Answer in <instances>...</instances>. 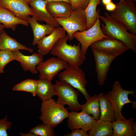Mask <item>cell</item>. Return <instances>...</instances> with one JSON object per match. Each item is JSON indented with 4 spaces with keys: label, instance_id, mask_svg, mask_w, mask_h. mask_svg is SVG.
I'll use <instances>...</instances> for the list:
<instances>
[{
    "label": "cell",
    "instance_id": "23",
    "mask_svg": "<svg viewBox=\"0 0 136 136\" xmlns=\"http://www.w3.org/2000/svg\"><path fill=\"white\" fill-rule=\"evenodd\" d=\"M100 110V120L113 122L116 120L114 109L111 103L103 92L98 95Z\"/></svg>",
    "mask_w": 136,
    "mask_h": 136
},
{
    "label": "cell",
    "instance_id": "13",
    "mask_svg": "<svg viewBox=\"0 0 136 136\" xmlns=\"http://www.w3.org/2000/svg\"><path fill=\"white\" fill-rule=\"evenodd\" d=\"M0 6L24 21H28V17L33 14L31 8L25 0H0Z\"/></svg>",
    "mask_w": 136,
    "mask_h": 136
},
{
    "label": "cell",
    "instance_id": "3",
    "mask_svg": "<svg viewBox=\"0 0 136 136\" xmlns=\"http://www.w3.org/2000/svg\"><path fill=\"white\" fill-rule=\"evenodd\" d=\"M68 110L52 98L42 103L39 118L43 123L55 127L68 118Z\"/></svg>",
    "mask_w": 136,
    "mask_h": 136
},
{
    "label": "cell",
    "instance_id": "9",
    "mask_svg": "<svg viewBox=\"0 0 136 136\" xmlns=\"http://www.w3.org/2000/svg\"><path fill=\"white\" fill-rule=\"evenodd\" d=\"M99 15V12L96 22L90 28L83 31H76L73 35V39H76L81 44V51L85 55L88 47L92 44L100 40L109 38L101 29Z\"/></svg>",
    "mask_w": 136,
    "mask_h": 136
},
{
    "label": "cell",
    "instance_id": "16",
    "mask_svg": "<svg viewBox=\"0 0 136 136\" xmlns=\"http://www.w3.org/2000/svg\"><path fill=\"white\" fill-rule=\"evenodd\" d=\"M17 60L20 63L23 69L26 72L29 71L32 74L38 73L36 67L43 61V55L40 53H34L31 55H25L19 50L13 52Z\"/></svg>",
    "mask_w": 136,
    "mask_h": 136
},
{
    "label": "cell",
    "instance_id": "1",
    "mask_svg": "<svg viewBox=\"0 0 136 136\" xmlns=\"http://www.w3.org/2000/svg\"><path fill=\"white\" fill-rule=\"evenodd\" d=\"M105 16L99 15L103 23H100L103 33L109 38L122 42L136 53V35L129 32L126 28L107 12Z\"/></svg>",
    "mask_w": 136,
    "mask_h": 136
},
{
    "label": "cell",
    "instance_id": "42",
    "mask_svg": "<svg viewBox=\"0 0 136 136\" xmlns=\"http://www.w3.org/2000/svg\"><path fill=\"white\" fill-rule=\"evenodd\" d=\"M120 1L123 2L125 0H120Z\"/></svg>",
    "mask_w": 136,
    "mask_h": 136
},
{
    "label": "cell",
    "instance_id": "43",
    "mask_svg": "<svg viewBox=\"0 0 136 136\" xmlns=\"http://www.w3.org/2000/svg\"><path fill=\"white\" fill-rule=\"evenodd\" d=\"M0 51H1V50H0Z\"/></svg>",
    "mask_w": 136,
    "mask_h": 136
},
{
    "label": "cell",
    "instance_id": "7",
    "mask_svg": "<svg viewBox=\"0 0 136 136\" xmlns=\"http://www.w3.org/2000/svg\"><path fill=\"white\" fill-rule=\"evenodd\" d=\"M58 75L59 81L66 82L76 89L86 99L90 97L86 88L87 82L85 73L81 69L69 64L64 71Z\"/></svg>",
    "mask_w": 136,
    "mask_h": 136
},
{
    "label": "cell",
    "instance_id": "39",
    "mask_svg": "<svg viewBox=\"0 0 136 136\" xmlns=\"http://www.w3.org/2000/svg\"><path fill=\"white\" fill-rule=\"evenodd\" d=\"M132 128L133 130L136 133V121L134 122Z\"/></svg>",
    "mask_w": 136,
    "mask_h": 136
},
{
    "label": "cell",
    "instance_id": "35",
    "mask_svg": "<svg viewBox=\"0 0 136 136\" xmlns=\"http://www.w3.org/2000/svg\"><path fill=\"white\" fill-rule=\"evenodd\" d=\"M19 133L21 136H36L35 134L30 132L27 133H24L20 132Z\"/></svg>",
    "mask_w": 136,
    "mask_h": 136
},
{
    "label": "cell",
    "instance_id": "18",
    "mask_svg": "<svg viewBox=\"0 0 136 136\" xmlns=\"http://www.w3.org/2000/svg\"><path fill=\"white\" fill-rule=\"evenodd\" d=\"M46 8L51 15L54 18H67L72 11L71 5L63 1L47 2Z\"/></svg>",
    "mask_w": 136,
    "mask_h": 136
},
{
    "label": "cell",
    "instance_id": "4",
    "mask_svg": "<svg viewBox=\"0 0 136 136\" xmlns=\"http://www.w3.org/2000/svg\"><path fill=\"white\" fill-rule=\"evenodd\" d=\"M115 9L110 14L124 26L128 31L136 35V7L135 2L125 0L115 4Z\"/></svg>",
    "mask_w": 136,
    "mask_h": 136
},
{
    "label": "cell",
    "instance_id": "40",
    "mask_svg": "<svg viewBox=\"0 0 136 136\" xmlns=\"http://www.w3.org/2000/svg\"><path fill=\"white\" fill-rule=\"evenodd\" d=\"M131 2H136V0H127Z\"/></svg>",
    "mask_w": 136,
    "mask_h": 136
},
{
    "label": "cell",
    "instance_id": "28",
    "mask_svg": "<svg viewBox=\"0 0 136 136\" xmlns=\"http://www.w3.org/2000/svg\"><path fill=\"white\" fill-rule=\"evenodd\" d=\"M37 80L32 79H26L15 85L12 88L14 91H23L31 93L35 96L36 95Z\"/></svg>",
    "mask_w": 136,
    "mask_h": 136
},
{
    "label": "cell",
    "instance_id": "19",
    "mask_svg": "<svg viewBox=\"0 0 136 136\" xmlns=\"http://www.w3.org/2000/svg\"><path fill=\"white\" fill-rule=\"evenodd\" d=\"M28 20L33 33V46L37 44L44 37L51 34L55 28L47 24H40L29 16L28 17Z\"/></svg>",
    "mask_w": 136,
    "mask_h": 136
},
{
    "label": "cell",
    "instance_id": "34",
    "mask_svg": "<svg viewBox=\"0 0 136 136\" xmlns=\"http://www.w3.org/2000/svg\"><path fill=\"white\" fill-rule=\"evenodd\" d=\"M105 6L106 10L111 12L114 11L116 8L115 4L112 1L106 5Z\"/></svg>",
    "mask_w": 136,
    "mask_h": 136
},
{
    "label": "cell",
    "instance_id": "5",
    "mask_svg": "<svg viewBox=\"0 0 136 136\" xmlns=\"http://www.w3.org/2000/svg\"><path fill=\"white\" fill-rule=\"evenodd\" d=\"M133 90H127L123 89L118 81L114 82L111 90L105 95L111 103L114 109L116 120H123L127 119L122 115L121 110L124 105L128 103H133L134 102L129 100L128 96L131 94L135 97Z\"/></svg>",
    "mask_w": 136,
    "mask_h": 136
},
{
    "label": "cell",
    "instance_id": "27",
    "mask_svg": "<svg viewBox=\"0 0 136 136\" xmlns=\"http://www.w3.org/2000/svg\"><path fill=\"white\" fill-rule=\"evenodd\" d=\"M101 0H89L88 4L85 10L87 19V29L91 27L95 23L99 10H97L98 5ZM86 29V30H87Z\"/></svg>",
    "mask_w": 136,
    "mask_h": 136
},
{
    "label": "cell",
    "instance_id": "32",
    "mask_svg": "<svg viewBox=\"0 0 136 136\" xmlns=\"http://www.w3.org/2000/svg\"><path fill=\"white\" fill-rule=\"evenodd\" d=\"M72 10L81 9L85 10L86 8L89 0H70Z\"/></svg>",
    "mask_w": 136,
    "mask_h": 136
},
{
    "label": "cell",
    "instance_id": "21",
    "mask_svg": "<svg viewBox=\"0 0 136 136\" xmlns=\"http://www.w3.org/2000/svg\"><path fill=\"white\" fill-rule=\"evenodd\" d=\"M134 120L130 118L125 120H117L112 122V136H136L132 128Z\"/></svg>",
    "mask_w": 136,
    "mask_h": 136
},
{
    "label": "cell",
    "instance_id": "33",
    "mask_svg": "<svg viewBox=\"0 0 136 136\" xmlns=\"http://www.w3.org/2000/svg\"><path fill=\"white\" fill-rule=\"evenodd\" d=\"M64 136H88V133L81 129H77L72 130L71 133L64 134Z\"/></svg>",
    "mask_w": 136,
    "mask_h": 136
},
{
    "label": "cell",
    "instance_id": "2",
    "mask_svg": "<svg viewBox=\"0 0 136 136\" xmlns=\"http://www.w3.org/2000/svg\"><path fill=\"white\" fill-rule=\"evenodd\" d=\"M69 38L67 34L65 37L60 38L53 47L51 53L66 61L69 65L80 67L86 58L81 51L79 43L77 45L67 43Z\"/></svg>",
    "mask_w": 136,
    "mask_h": 136
},
{
    "label": "cell",
    "instance_id": "11",
    "mask_svg": "<svg viewBox=\"0 0 136 136\" xmlns=\"http://www.w3.org/2000/svg\"><path fill=\"white\" fill-rule=\"evenodd\" d=\"M69 65L65 61L58 57H53L42 61L36 67L39 73V78L51 81L61 70Z\"/></svg>",
    "mask_w": 136,
    "mask_h": 136
},
{
    "label": "cell",
    "instance_id": "10",
    "mask_svg": "<svg viewBox=\"0 0 136 136\" xmlns=\"http://www.w3.org/2000/svg\"><path fill=\"white\" fill-rule=\"evenodd\" d=\"M95 63V69L98 83L100 85H103L113 60L119 55L117 54L107 53L91 48Z\"/></svg>",
    "mask_w": 136,
    "mask_h": 136
},
{
    "label": "cell",
    "instance_id": "24",
    "mask_svg": "<svg viewBox=\"0 0 136 136\" xmlns=\"http://www.w3.org/2000/svg\"><path fill=\"white\" fill-rule=\"evenodd\" d=\"M36 94L43 101L48 100L56 95L51 81L40 79L37 80Z\"/></svg>",
    "mask_w": 136,
    "mask_h": 136
},
{
    "label": "cell",
    "instance_id": "29",
    "mask_svg": "<svg viewBox=\"0 0 136 136\" xmlns=\"http://www.w3.org/2000/svg\"><path fill=\"white\" fill-rule=\"evenodd\" d=\"M53 128L49 125L43 123L31 128L29 132L36 136H55V134Z\"/></svg>",
    "mask_w": 136,
    "mask_h": 136
},
{
    "label": "cell",
    "instance_id": "20",
    "mask_svg": "<svg viewBox=\"0 0 136 136\" xmlns=\"http://www.w3.org/2000/svg\"><path fill=\"white\" fill-rule=\"evenodd\" d=\"M25 50L32 53L33 50L23 45L15 39L10 36L4 29L0 36V50L13 52L16 50Z\"/></svg>",
    "mask_w": 136,
    "mask_h": 136
},
{
    "label": "cell",
    "instance_id": "17",
    "mask_svg": "<svg viewBox=\"0 0 136 136\" xmlns=\"http://www.w3.org/2000/svg\"><path fill=\"white\" fill-rule=\"evenodd\" d=\"M66 32L62 27L60 26L56 28L48 36L44 37L37 44L38 53L43 56L48 54L57 41L60 38L65 36Z\"/></svg>",
    "mask_w": 136,
    "mask_h": 136
},
{
    "label": "cell",
    "instance_id": "22",
    "mask_svg": "<svg viewBox=\"0 0 136 136\" xmlns=\"http://www.w3.org/2000/svg\"><path fill=\"white\" fill-rule=\"evenodd\" d=\"M0 22L5 28L14 31L18 25L26 26L29 25L28 21L21 20L16 17L8 10L0 6Z\"/></svg>",
    "mask_w": 136,
    "mask_h": 136
},
{
    "label": "cell",
    "instance_id": "8",
    "mask_svg": "<svg viewBox=\"0 0 136 136\" xmlns=\"http://www.w3.org/2000/svg\"><path fill=\"white\" fill-rule=\"evenodd\" d=\"M55 19L67 32L70 41L73 39V35L76 32L83 31L87 29V19L84 10L78 9L72 10L67 18Z\"/></svg>",
    "mask_w": 136,
    "mask_h": 136
},
{
    "label": "cell",
    "instance_id": "30",
    "mask_svg": "<svg viewBox=\"0 0 136 136\" xmlns=\"http://www.w3.org/2000/svg\"><path fill=\"white\" fill-rule=\"evenodd\" d=\"M16 60L13 52L1 50L0 51V75L4 73L5 66L10 62Z\"/></svg>",
    "mask_w": 136,
    "mask_h": 136
},
{
    "label": "cell",
    "instance_id": "6",
    "mask_svg": "<svg viewBox=\"0 0 136 136\" xmlns=\"http://www.w3.org/2000/svg\"><path fill=\"white\" fill-rule=\"evenodd\" d=\"M53 85L58 96L57 103L64 106L68 105L67 108L71 111L78 112L80 110L81 105L78 100V90L69 84L60 81L56 80Z\"/></svg>",
    "mask_w": 136,
    "mask_h": 136
},
{
    "label": "cell",
    "instance_id": "25",
    "mask_svg": "<svg viewBox=\"0 0 136 136\" xmlns=\"http://www.w3.org/2000/svg\"><path fill=\"white\" fill-rule=\"evenodd\" d=\"M88 131V136H112V122L96 120Z\"/></svg>",
    "mask_w": 136,
    "mask_h": 136
},
{
    "label": "cell",
    "instance_id": "41",
    "mask_svg": "<svg viewBox=\"0 0 136 136\" xmlns=\"http://www.w3.org/2000/svg\"><path fill=\"white\" fill-rule=\"evenodd\" d=\"M28 3V2H29V1L31 0H25Z\"/></svg>",
    "mask_w": 136,
    "mask_h": 136
},
{
    "label": "cell",
    "instance_id": "37",
    "mask_svg": "<svg viewBox=\"0 0 136 136\" xmlns=\"http://www.w3.org/2000/svg\"><path fill=\"white\" fill-rule=\"evenodd\" d=\"M101 1L103 4L105 6L112 2V0H101Z\"/></svg>",
    "mask_w": 136,
    "mask_h": 136
},
{
    "label": "cell",
    "instance_id": "36",
    "mask_svg": "<svg viewBox=\"0 0 136 136\" xmlns=\"http://www.w3.org/2000/svg\"><path fill=\"white\" fill-rule=\"evenodd\" d=\"M47 1L48 2H50L51 1H63L67 3L71 4V2L70 0H45Z\"/></svg>",
    "mask_w": 136,
    "mask_h": 136
},
{
    "label": "cell",
    "instance_id": "14",
    "mask_svg": "<svg viewBox=\"0 0 136 136\" xmlns=\"http://www.w3.org/2000/svg\"><path fill=\"white\" fill-rule=\"evenodd\" d=\"M68 118L67 125L70 129H81L86 132L96 120L92 116L82 111L80 112L71 111Z\"/></svg>",
    "mask_w": 136,
    "mask_h": 136
},
{
    "label": "cell",
    "instance_id": "38",
    "mask_svg": "<svg viewBox=\"0 0 136 136\" xmlns=\"http://www.w3.org/2000/svg\"><path fill=\"white\" fill-rule=\"evenodd\" d=\"M5 28V26L0 22V36L2 30Z\"/></svg>",
    "mask_w": 136,
    "mask_h": 136
},
{
    "label": "cell",
    "instance_id": "26",
    "mask_svg": "<svg viewBox=\"0 0 136 136\" xmlns=\"http://www.w3.org/2000/svg\"><path fill=\"white\" fill-rule=\"evenodd\" d=\"M86 100V103L81 105L80 110L86 113L96 120L99 119L100 110L98 95L95 94L92 96H90Z\"/></svg>",
    "mask_w": 136,
    "mask_h": 136
},
{
    "label": "cell",
    "instance_id": "12",
    "mask_svg": "<svg viewBox=\"0 0 136 136\" xmlns=\"http://www.w3.org/2000/svg\"><path fill=\"white\" fill-rule=\"evenodd\" d=\"M47 2L45 0H31L28 2L33 13L32 18L38 21H45L55 28L60 26L49 13L46 8Z\"/></svg>",
    "mask_w": 136,
    "mask_h": 136
},
{
    "label": "cell",
    "instance_id": "31",
    "mask_svg": "<svg viewBox=\"0 0 136 136\" xmlns=\"http://www.w3.org/2000/svg\"><path fill=\"white\" fill-rule=\"evenodd\" d=\"M12 123L8 121L7 115L4 118L0 119V136H8L7 130L11 129Z\"/></svg>",
    "mask_w": 136,
    "mask_h": 136
},
{
    "label": "cell",
    "instance_id": "15",
    "mask_svg": "<svg viewBox=\"0 0 136 136\" xmlns=\"http://www.w3.org/2000/svg\"><path fill=\"white\" fill-rule=\"evenodd\" d=\"M93 48L103 52L119 56L129 50L123 42L118 40L110 38H105L97 41L90 46Z\"/></svg>",
    "mask_w": 136,
    "mask_h": 136
}]
</instances>
